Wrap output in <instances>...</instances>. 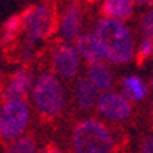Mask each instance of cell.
Instances as JSON below:
<instances>
[{
	"mask_svg": "<svg viewBox=\"0 0 153 153\" xmlns=\"http://www.w3.org/2000/svg\"><path fill=\"white\" fill-rule=\"evenodd\" d=\"M98 98H100V91L92 84V81L87 76L76 80L75 87H74V100L80 110L89 112L95 109Z\"/></svg>",
	"mask_w": 153,
	"mask_h": 153,
	"instance_id": "8fae6325",
	"label": "cell"
},
{
	"mask_svg": "<svg viewBox=\"0 0 153 153\" xmlns=\"http://www.w3.org/2000/svg\"><path fill=\"white\" fill-rule=\"evenodd\" d=\"M152 87H153V78H152Z\"/></svg>",
	"mask_w": 153,
	"mask_h": 153,
	"instance_id": "484cf974",
	"label": "cell"
},
{
	"mask_svg": "<svg viewBox=\"0 0 153 153\" xmlns=\"http://www.w3.org/2000/svg\"><path fill=\"white\" fill-rule=\"evenodd\" d=\"M51 66L55 75L63 80H72L80 69V55L71 42H60L55 45L51 57Z\"/></svg>",
	"mask_w": 153,
	"mask_h": 153,
	"instance_id": "52a82bcc",
	"label": "cell"
},
{
	"mask_svg": "<svg viewBox=\"0 0 153 153\" xmlns=\"http://www.w3.org/2000/svg\"><path fill=\"white\" fill-rule=\"evenodd\" d=\"M6 153H38L35 139L31 135H22L8 143Z\"/></svg>",
	"mask_w": 153,
	"mask_h": 153,
	"instance_id": "2e32d148",
	"label": "cell"
},
{
	"mask_svg": "<svg viewBox=\"0 0 153 153\" xmlns=\"http://www.w3.org/2000/svg\"><path fill=\"white\" fill-rule=\"evenodd\" d=\"M86 76L92 81V84L100 92H107L113 86V76L110 69L104 65V61L100 63H87Z\"/></svg>",
	"mask_w": 153,
	"mask_h": 153,
	"instance_id": "7c38bea8",
	"label": "cell"
},
{
	"mask_svg": "<svg viewBox=\"0 0 153 153\" xmlns=\"http://www.w3.org/2000/svg\"><path fill=\"white\" fill-rule=\"evenodd\" d=\"M97 112L101 118L110 123H123L127 121L133 113V104L123 94L117 92H103L100 95L97 106Z\"/></svg>",
	"mask_w": 153,
	"mask_h": 153,
	"instance_id": "8992f818",
	"label": "cell"
},
{
	"mask_svg": "<svg viewBox=\"0 0 153 153\" xmlns=\"http://www.w3.org/2000/svg\"><path fill=\"white\" fill-rule=\"evenodd\" d=\"M20 32H22V16L20 14L11 16L3 23V28L0 29V46L8 48L9 45H12L17 40Z\"/></svg>",
	"mask_w": 153,
	"mask_h": 153,
	"instance_id": "9a60e30c",
	"label": "cell"
},
{
	"mask_svg": "<svg viewBox=\"0 0 153 153\" xmlns=\"http://www.w3.org/2000/svg\"><path fill=\"white\" fill-rule=\"evenodd\" d=\"M31 123V106L26 98L0 101V139L12 141L26 133Z\"/></svg>",
	"mask_w": 153,
	"mask_h": 153,
	"instance_id": "5b68a950",
	"label": "cell"
},
{
	"mask_svg": "<svg viewBox=\"0 0 153 153\" xmlns=\"http://www.w3.org/2000/svg\"><path fill=\"white\" fill-rule=\"evenodd\" d=\"M153 55V37L150 35H144L141 45L138 48V52H136V61L138 65L141 66L144 63Z\"/></svg>",
	"mask_w": 153,
	"mask_h": 153,
	"instance_id": "e0dca14e",
	"label": "cell"
},
{
	"mask_svg": "<svg viewBox=\"0 0 153 153\" xmlns=\"http://www.w3.org/2000/svg\"><path fill=\"white\" fill-rule=\"evenodd\" d=\"M133 0H104L101 14L109 19L127 20L133 14Z\"/></svg>",
	"mask_w": 153,
	"mask_h": 153,
	"instance_id": "4fadbf2b",
	"label": "cell"
},
{
	"mask_svg": "<svg viewBox=\"0 0 153 153\" xmlns=\"http://www.w3.org/2000/svg\"><path fill=\"white\" fill-rule=\"evenodd\" d=\"M40 153H66V152H63V150H60V149H57V147H52V146H49V147H46V149H43Z\"/></svg>",
	"mask_w": 153,
	"mask_h": 153,
	"instance_id": "ffe728a7",
	"label": "cell"
},
{
	"mask_svg": "<svg viewBox=\"0 0 153 153\" xmlns=\"http://www.w3.org/2000/svg\"><path fill=\"white\" fill-rule=\"evenodd\" d=\"M150 115H152V121H153V104H152V112H150Z\"/></svg>",
	"mask_w": 153,
	"mask_h": 153,
	"instance_id": "7402d4cb",
	"label": "cell"
},
{
	"mask_svg": "<svg viewBox=\"0 0 153 153\" xmlns=\"http://www.w3.org/2000/svg\"><path fill=\"white\" fill-rule=\"evenodd\" d=\"M0 87H2V76H0Z\"/></svg>",
	"mask_w": 153,
	"mask_h": 153,
	"instance_id": "603a6c76",
	"label": "cell"
},
{
	"mask_svg": "<svg viewBox=\"0 0 153 153\" xmlns=\"http://www.w3.org/2000/svg\"><path fill=\"white\" fill-rule=\"evenodd\" d=\"M81 8L78 3H71L60 19V34L65 42H74L81 29Z\"/></svg>",
	"mask_w": 153,
	"mask_h": 153,
	"instance_id": "30bf717a",
	"label": "cell"
},
{
	"mask_svg": "<svg viewBox=\"0 0 153 153\" xmlns=\"http://www.w3.org/2000/svg\"><path fill=\"white\" fill-rule=\"evenodd\" d=\"M117 147L112 129L98 118H84L71 132L72 153H113Z\"/></svg>",
	"mask_w": 153,
	"mask_h": 153,
	"instance_id": "7a4b0ae2",
	"label": "cell"
},
{
	"mask_svg": "<svg viewBox=\"0 0 153 153\" xmlns=\"http://www.w3.org/2000/svg\"><path fill=\"white\" fill-rule=\"evenodd\" d=\"M86 2H95V0H86Z\"/></svg>",
	"mask_w": 153,
	"mask_h": 153,
	"instance_id": "cb8c5ba5",
	"label": "cell"
},
{
	"mask_svg": "<svg viewBox=\"0 0 153 153\" xmlns=\"http://www.w3.org/2000/svg\"><path fill=\"white\" fill-rule=\"evenodd\" d=\"M22 31L25 32V46L34 48L37 42L52 35L57 31V14L49 5H32L22 12Z\"/></svg>",
	"mask_w": 153,
	"mask_h": 153,
	"instance_id": "277c9868",
	"label": "cell"
},
{
	"mask_svg": "<svg viewBox=\"0 0 153 153\" xmlns=\"http://www.w3.org/2000/svg\"><path fill=\"white\" fill-rule=\"evenodd\" d=\"M139 153H153V133H149L143 139L141 146H139Z\"/></svg>",
	"mask_w": 153,
	"mask_h": 153,
	"instance_id": "d6986e66",
	"label": "cell"
},
{
	"mask_svg": "<svg viewBox=\"0 0 153 153\" xmlns=\"http://www.w3.org/2000/svg\"><path fill=\"white\" fill-rule=\"evenodd\" d=\"M74 46L86 63H100L106 60L103 46L94 34H80L74 40Z\"/></svg>",
	"mask_w": 153,
	"mask_h": 153,
	"instance_id": "9c48e42d",
	"label": "cell"
},
{
	"mask_svg": "<svg viewBox=\"0 0 153 153\" xmlns=\"http://www.w3.org/2000/svg\"><path fill=\"white\" fill-rule=\"evenodd\" d=\"M34 78L26 68H20L9 75L6 83L0 89V101L11 98H26L32 87Z\"/></svg>",
	"mask_w": 153,
	"mask_h": 153,
	"instance_id": "ba28073f",
	"label": "cell"
},
{
	"mask_svg": "<svg viewBox=\"0 0 153 153\" xmlns=\"http://www.w3.org/2000/svg\"><path fill=\"white\" fill-rule=\"evenodd\" d=\"M136 5H146V6H153V0H138Z\"/></svg>",
	"mask_w": 153,
	"mask_h": 153,
	"instance_id": "44dd1931",
	"label": "cell"
},
{
	"mask_svg": "<svg viewBox=\"0 0 153 153\" xmlns=\"http://www.w3.org/2000/svg\"><path fill=\"white\" fill-rule=\"evenodd\" d=\"M92 34L103 46L107 61L113 65H124L133 58V35L123 20L103 17L97 22Z\"/></svg>",
	"mask_w": 153,
	"mask_h": 153,
	"instance_id": "6da1fadb",
	"label": "cell"
},
{
	"mask_svg": "<svg viewBox=\"0 0 153 153\" xmlns=\"http://www.w3.org/2000/svg\"><path fill=\"white\" fill-rule=\"evenodd\" d=\"M136 2H138V0H133V3H135V5H136Z\"/></svg>",
	"mask_w": 153,
	"mask_h": 153,
	"instance_id": "d4e9b609",
	"label": "cell"
},
{
	"mask_svg": "<svg viewBox=\"0 0 153 153\" xmlns=\"http://www.w3.org/2000/svg\"><path fill=\"white\" fill-rule=\"evenodd\" d=\"M123 95L132 103H139L147 97V86L135 75L126 76L123 80Z\"/></svg>",
	"mask_w": 153,
	"mask_h": 153,
	"instance_id": "5bb4252c",
	"label": "cell"
},
{
	"mask_svg": "<svg viewBox=\"0 0 153 153\" xmlns=\"http://www.w3.org/2000/svg\"><path fill=\"white\" fill-rule=\"evenodd\" d=\"M31 103L46 120H54L65 110V89L57 75L43 72L37 76L31 87Z\"/></svg>",
	"mask_w": 153,
	"mask_h": 153,
	"instance_id": "3957f363",
	"label": "cell"
},
{
	"mask_svg": "<svg viewBox=\"0 0 153 153\" xmlns=\"http://www.w3.org/2000/svg\"><path fill=\"white\" fill-rule=\"evenodd\" d=\"M141 29L144 32V35H150L153 37V9L146 12L141 19Z\"/></svg>",
	"mask_w": 153,
	"mask_h": 153,
	"instance_id": "ac0fdd59",
	"label": "cell"
}]
</instances>
